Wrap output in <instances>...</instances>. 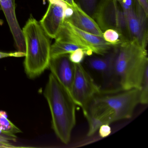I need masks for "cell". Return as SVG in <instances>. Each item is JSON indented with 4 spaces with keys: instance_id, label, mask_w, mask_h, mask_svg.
Segmentation results:
<instances>
[{
    "instance_id": "obj_1",
    "label": "cell",
    "mask_w": 148,
    "mask_h": 148,
    "mask_svg": "<svg viewBox=\"0 0 148 148\" xmlns=\"http://www.w3.org/2000/svg\"><path fill=\"white\" fill-rule=\"evenodd\" d=\"M138 104L139 89L102 90L82 108L89 125L87 136H93L102 125L130 119Z\"/></svg>"
},
{
    "instance_id": "obj_2",
    "label": "cell",
    "mask_w": 148,
    "mask_h": 148,
    "mask_svg": "<svg viewBox=\"0 0 148 148\" xmlns=\"http://www.w3.org/2000/svg\"><path fill=\"white\" fill-rule=\"evenodd\" d=\"M44 94L51 111L52 129L60 141L68 144L76 125L77 105L69 92L52 73Z\"/></svg>"
},
{
    "instance_id": "obj_3",
    "label": "cell",
    "mask_w": 148,
    "mask_h": 148,
    "mask_svg": "<svg viewBox=\"0 0 148 148\" xmlns=\"http://www.w3.org/2000/svg\"><path fill=\"white\" fill-rule=\"evenodd\" d=\"M114 48V75L118 79L120 89L139 90L145 72L148 69L146 49L130 40Z\"/></svg>"
},
{
    "instance_id": "obj_4",
    "label": "cell",
    "mask_w": 148,
    "mask_h": 148,
    "mask_svg": "<svg viewBox=\"0 0 148 148\" xmlns=\"http://www.w3.org/2000/svg\"><path fill=\"white\" fill-rule=\"evenodd\" d=\"M25 44V71L28 77H37L48 68L51 59V38L40 22L31 15L22 30Z\"/></svg>"
},
{
    "instance_id": "obj_5",
    "label": "cell",
    "mask_w": 148,
    "mask_h": 148,
    "mask_svg": "<svg viewBox=\"0 0 148 148\" xmlns=\"http://www.w3.org/2000/svg\"><path fill=\"white\" fill-rule=\"evenodd\" d=\"M55 39L76 44L88 51L91 55L93 53L105 55L114 47L106 42L103 37L82 31L66 20Z\"/></svg>"
},
{
    "instance_id": "obj_6",
    "label": "cell",
    "mask_w": 148,
    "mask_h": 148,
    "mask_svg": "<svg viewBox=\"0 0 148 148\" xmlns=\"http://www.w3.org/2000/svg\"><path fill=\"white\" fill-rule=\"evenodd\" d=\"M92 18L102 32L108 29L118 31L125 41L130 40L124 12L117 0H101Z\"/></svg>"
},
{
    "instance_id": "obj_7",
    "label": "cell",
    "mask_w": 148,
    "mask_h": 148,
    "mask_svg": "<svg viewBox=\"0 0 148 148\" xmlns=\"http://www.w3.org/2000/svg\"><path fill=\"white\" fill-rule=\"evenodd\" d=\"M102 90L81 64H75L71 95L77 106L83 108Z\"/></svg>"
},
{
    "instance_id": "obj_8",
    "label": "cell",
    "mask_w": 148,
    "mask_h": 148,
    "mask_svg": "<svg viewBox=\"0 0 148 148\" xmlns=\"http://www.w3.org/2000/svg\"><path fill=\"white\" fill-rule=\"evenodd\" d=\"M123 12L130 40L146 49L148 39V14L136 0L130 9Z\"/></svg>"
},
{
    "instance_id": "obj_9",
    "label": "cell",
    "mask_w": 148,
    "mask_h": 148,
    "mask_svg": "<svg viewBox=\"0 0 148 148\" xmlns=\"http://www.w3.org/2000/svg\"><path fill=\"white\" fill-rule=\"evenodd\" d=\"M46 1L49 2V5L40 23L47 35L55 39L64 25L65 11L68 5L60 0Z\"/></svg>"
},
{
    "instance_id": "obj_10",
    "label": "cell",
    "mask_w": 148,
    "mask_h": 148,
    "mask_svg": "<svg viewBox=\"0 0 148 148\" xmlns=\"http://www.w3.org/2000/svg\"><path fill=\"white\" fill-rule=\"evenodd\" d=\"M48 68L71 94L75 73V64L70 60L69 54L51 58Z\"/></svg>"
},
{
    "instance_id": "obj_11",
    "label": "cell",
    "mask_w": 148,
    "mask_h": 148,
    "mask_svg": "<svg viewBox=\"0 0 148 148\" xmlns=\"http://www.w3.org/2000/svg\"><path fill=\"white\" fill-rule=\"evenodd\" d=\"M0 6L3 11L18 51L25 53V44L22 30L15 13V0H0Z\"/></svg>"
},
{
    "instance_id": "obj_12",
    "label": "cell",
    "mask_w": 148,
    "mask_h": 148,
    "mask_svg": "<svg viewBox=\"0 0 148 148\" xmlns=\"http://www.w3.org/2000/svg\"><path fill=\"white\" fill-rule=\"evenodd\" d=\"M73 9L72 15L65 20L82 31L103 37V32L94 19L78 5L73 8Z\"/></svg>"
},
{
    "instance_id": "obj_13",
    "label": "cell",
    "mask_w": 148,
    "mask_h": 148,
    "mask_svg": "<svg viewBox=\"0 0 148 148\" xmlns=\"http://www.w3.org/2000/svg\"><path fill=\"white\" fill-rule=\"evenodd\" d=\"M112 51L109 52L102 57H93L87 60V64L92 70L99 73L105 77H110L115 76L114 63L115 48Z\"/></svg>"
},
{
    "instance_id": "obj_14",
    "label": "cell",
    "mask_w": 148,
    "mask_h": 148,
    "mask_svg": "<svg viewBox=\"0 0 148 148\" xmlns=\"http://www.w3.org/2000/svg\"><path fill=\"white\" fill-rule=\"evenodd\" d=\"M79 48H82L86 50L79 46L73 43L65 40H55L54 44L51 46V58L60 55L69 54ZM87 51L88 52V51ZM89 53L90 55H92L90 53Z\"/></svg>"
},
{
    "instance_id": "obj_15",
    "label": "cell",
    "mask_w": 148,
    "mask_h": 148,
    "mask_svg": "<svg viewBox=\"0 0 148 148\" xmlns=\"http://www.w3.org/2000/svg\"><path fill=\"white\" fill-rule=\"evenodd\" d=\"M0 130L10 135L21 132V131L8 119L7 114L3 111H0Z\"/></svg>"
},
{
    "instance_id": "obj_16",
    "label": "cell",
    "mask_w": 148,
    "mask_h": 148,
    "mask_svg": "<svg viewBox=\"0 0 148 148\" xmlns=\"http://www.w3.org/2000/svg\"><path fill=\"white\" fill-rule=\"evenodd\" d=\"M103 38L106 42L114 46H116L126 41L118 31L113 29H107L103 32Z\"/></svg>"
},
{
    "instance_id": "obj_17",
    "label": "cell",
    "mask_w": 148,
    "mask_h": 148,
    "mask_svg": "<svg viewBox=\"0 0 148 148\" xmlns=\"http://www.w3.org/2000/svg\"><path fill=\"white\" fill-rule=\"evenodd\" d=\"M77 5L92 18L98 5V0H75Z\"/></svg>"
},
{
    "instance_id": "obj_18",
    "label": "cell",
    "mask_w": 148,
    "mask_h": 148,
    "mask_svg": "<svg viewBox=\"0 0 148 148\" xmlns=\"http://www.w3.org/2000/svg\"><path fill=\"white\" fill-rule=\"evenodd\" d=\"M140 103L147 104L148 103V69L145 72L140 89Z\"/></svg>"
},
{
    "instance_id": "obj_19",
    "label": "cell",
    "mask_w": 148,
    "mask_h": 148,
    "mask_svg": "<svg viewBox=\"0 0 148 148\" xmlns=\"http://www.w3.org/2000/svg\"><path fill=\"white\" fill-rule=\"evenodd\" d=\"M86 56H91L88 52L82 48H79L69 54L70 60L74 64H81Z\"/></svg>"
},
{
    "instance_id": "obj_20",
    "label": "cell",
    "mask_w": 148,
    "mask_h": 148,
    "mask_svg": "<svg viewBox=\"0 0 148 148\" xmlns=\"http://www.w3.org/2000/svg\"><path fill=\"white\" fill-rule=\"evenodd\" d=\"M17 137L15 135H10L6 134L0 130V148H12L16 147L11 145V141H15Z\"/></svg>"
},
{
    "instance_id": "obj_21",
    "label": "cell",
    "mask_w": 148,
    "mask_h": 148,
    "mask_svg": "<svg viewBox=\"0 0 148 148\" xmlns=\"http://www.w3.org/2000/svg\"><path fill=\"white\" fill-rule=\"evenodd\" d=\"M98 131H99V136L103 138L106 137L111 133V129L110 124H108L101 125Z\"/></svg>"
},
{
    "instance_id": "obj_22",
    "label": "cell",
    "mask_w": 148,
    "mask_h": 148,
    "mask_svg": "<svg viewBox=\"0 0 148 148\" xmlns=\"http://www.w3.org/2000/svg\"><path fill=\"white\" fill-rule=\"evenodd\" d=\"M123 12L128 11L133 6L136 0H117Z\"/></svg>"
},
{
    "instance_id": "obj_23",
    "label": "cell",
    "mask_w": 148,
    "mask_h": 148,
    "mask_svg": "<svg viewBox=\"0 0 148 148\" xmlns=\"http://www.w3.org/2000/svg\"><path fill=\"white\" fill-rule=\"evenodd\" d=\"M25 53L18 51L16 52L13 53H5L0 52V59L8 58V57L20 58V57H25Z\"/></svg>"
},
{
    "instance_id": "obj_24",
    "label": "cell",
    "mask_w": 148,
    "mask_h": 148,
    "mask_svg": "<svg viewBox=\"0 0 148 148\" xmlns=\"http://www.w3.org/2000/svg\"><path fill=\"white\" fill-rule=\"evenodd\" d=\"M143 7L145 13L148 14V0H136Z\"/></svg>"
},
{
    "instance_id": "obj_25",
    "label": "cell",
    "mask_w": 148,
    "mask_h": 148,
    "mask_svg": "<svg viewBox=\"0 0 148 148\" xmlns=\"http://www.w3.org/2000/svg\"><path fill=\"white\" fill-rule=\"evenodd\" d=\"M60 1H63L67 5L71 7H75L77 5L75 2V0H60Z\"/></svg>"
},
{
    "instance_id": "obj_26",
    "label": "cell",
    "mask_w": 148,
    "mask_h": 148,
    "mask_svg": "<svg viewBox=\"0 0 148 148\" xmlns=\"http://www.w3.org/2000/svg\"><path fill=\"white\" fill-rule=\"evenodd\" d=\"M3 21L2 20L0 19V25H3Z\"/></svg>"
}]
</instances>
